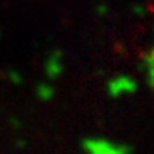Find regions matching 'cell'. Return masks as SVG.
Segmentation results:
<instances>
[{"label":"cell","mask_w":154,"mask_h":154,"mask_svg":"<svg viewBox=\"0 0 154 154\" xmlns=\"http://www.w3.org/2000/svg\"><path fill=\"white\" fill-rule=\"evenodd\" d=\"M89 149H91V154H128L127 147H122V146L116 147L108 142H91Z\"/></svg>","instance_id":"obj_1"}]
</instances>
